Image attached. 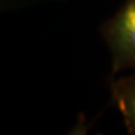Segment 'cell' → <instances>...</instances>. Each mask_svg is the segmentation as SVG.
<instances>
[{"label":"cell","mask_w":135,"mask_h":135,"mask_svg":"<svg viewBox=\"0 0 135 135\" xmlns=\"http://www.w3.org/2000/svg\"><path fill=\"white\" fill-rule=\"evenodd\" d=\"M105 36L112 55L114 72L135 69V0H126L107 23Z\"/></svg>","instance_id":"obj_1"},{"label":"cell","mask_w":135,"mask_h":135,"mask_svg":"<svg viewBox=\"0 0 135 135\" xmlns=\"http://www.w3.org/2000/svg\"><path fill=\"white\" fill-rule=\"evenodd\" d=\"M111 93L129 133L135 135V75L115 81L111 87Z\"/></svg>","instance_id":"obj_2"}]
</instances>
